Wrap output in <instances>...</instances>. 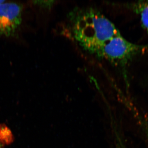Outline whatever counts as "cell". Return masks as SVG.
Wrapping results in <instances>:
<instances>
[{"instance_id":"1","label":"cell","mask_w":148,"mask_h":148,"mask_svg":"<svg viewBox=\"0 0 148 148\" xmlns=\"http://www.w3.org/2000/svg\"><path fill=\"white\" fill-rule=\"evenodd\" d=\"M69 16L74 38L84 49L94 55L120 34L111 21L93 9L75 10Z\"/></svg>"},{"instance_id":"2","label":"cell","mask_w":148,"mask_h":148,"mask_svg":"<svg viewBox=\"0 0 148 148\" xmlns=\"http://www.w3.org/2000/svg\"><path fill=\"white\" fill-rule=\"evenodd\" d=\"M148 50V45H140L128 41L120 34L107 42L96 56L115 64L125 65L135 56Z\"/></svg>"},{"instance_id":"3","label":"cell","mask_w":148,"mask_h":148,"mask_svg":"<svg viewBox=\"0 0 148 148\" xmlns=\"http://www.w3.org/2000/svg\"><path fill=\"white\" fill-rule=\"evenodd\" d=\"M21 4L5 1L0 4V37L13 36L22 24Z\"/></svg>"},{"instance_id":"4","label":"cell","mask_w":148,"mask_h":148,"mask_svg":"<svg viewBox=\"0 0 148 148\" xmlns=\"http://www.w3.org/2000/svg\"><path fill=\"white\" fill-rule=\"evenodd\" d=\"M127 6L139 14L142 26L148 32V1L127 4Z\"/></svg>"},{"instance_id":"5","label":"cell","mask_w":148,"mask_h":148,"mask_svg":"<svg viewBox=\"0 0 148 148\" xmlns=\"http://www.w3.org/2000/svg\"><path fill=\"white\" fill-rule=\"evenodd\" d=\"M55 2L53 1H33V3L34 4L43 8H50L53 6Z\"/></svg>"},{"instance_id":"6","label":"cell","mask_w":148,"mask_h":148,"mask_svg":"<svg viewBox=\"0 0 148 148\" xmlns=\"http://www.w3.org/2000/svg\"><path fill=\"white\" fill-rule=\"evenodd\" d=\"M145 135L146 138H147V141L148 143V125L146 127L145 129Z\"/></svg>"},{"instance_id":"7","label":"cell","mask_w":148,"mask_h":148,"mask_svg":"<svg viewBox=\"0 0 148 148\" xmlns=\"http://www.w3.org/2000/svg\"><path fill=\"white\" fill-rule=\"evenodd\" d=\"M5 1H4V0H0V4L3 3L5 2Z\"/></svg>"},{"instance_id":"8","label":"cell","mask_w":148,"mask_h":148,"mask_svg":"<svg viewBox=\"0 0 148 148\" xmlns=\"http://www.w3.org/2000/svg\"><path fill=\"white\" fill-rule=\"evenodd\" d=\"M0 148H1V147H0Z\"/></svg>"}]
</instances>
